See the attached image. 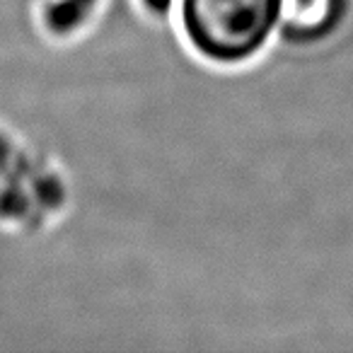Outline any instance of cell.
Segmentation results:
<instances>
[{"mask_svg":"<svg viewBox=\"0 0 353 353\" xmlns=\"http://www.w3.org/2000/svg\"><path fill=\"white\" fill-rule=\"evenodd\" d=\"M281 0H176L184 39L213 65H245L276 39Z\"/></svg>","mask_w":353,"mask_h":353,"instance_id":"1","label":"cell"},{"mask_svg":"<svg viewBox=\"0 0 353 353\" xmlns=\"http://www.w3.org/2000/svg\"><path fill=\"white\" fill-rule=\"evenodd\" d=\"M353 17V0H281L276 44L319 51L336 41Z\"/></svg>","mask_w":353,"mask_h":353,"instance_id":"2","label":"cell"}]
</instances>
